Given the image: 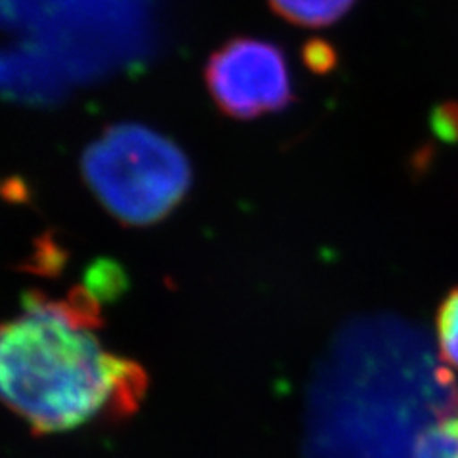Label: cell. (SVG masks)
<instances>
[{
    "instance_id": "5",
    "label": "cell",
    "mask_w": 458,
    "mask_h": 458,
    "mask_svg": "<svg viewBox=\"0 0 458 458\" xmlns=\"http://www.w3.org/2000/svg\"><path fill=\"white\" fill-rule=\"evenodd\" d=\"M412 458H458V412L422 429L414 443Z\"/></svg>"
},
{
    "instance_id": "4",
    "label": "cell",
    "mask_w": 458,
    "mask_h": 458,
    "mask_svg": "<svg viewBox=\"0 0 458 458\" xmlns=\"http://www.w3.org/2000/svg\"><path fill=\"white\" fill-rule=\"evenodd\" d=\"M355 0H269L281 18L304 27H323L338 21Z\"/></svg>"
},
{
    "instance_id": "6",
    "label": "cell",
    "mask_w": 458,
    "mask_h": 458,
    "mask_svg": "<svg viewBox=\"0 0 458 458\" xmlns=\"http://www.w3.org/2000/svg\"><path fill=\"white\" fill-rule=\"evenodd\" d=\"M437 338L443 360L458 369V291L451 293L439 310Z\"/></svg>"
},
{
    "instance_id": "3",
    "label": "cell",
    "mask_w": 458,
    "mask_h": 458,
    "mask_svg": "<svg viewBox=\"0 0 458 458\" xmlns=\"http://www.w3.org/2000/svg\"><path fill=\"white\" fill-rule=\"evenodd\" d=\"M207 89L216 107L237 121L279 113L293 102V79L283 50L262 38L241 37L210 55Z\"/></svg>"
},
{
    "instance_id": "1",
    "label": "cell",
    "mask_w": 458,
    "mask_h": 458,
    "mask_svg": "<svg viewBox=\"0 0 458 458\" xmlns=\"http://www.w3.org/2000/svg\"><path fill=\"white\" fill-rule=\"evenodd\" d=\"M102 325L92 286L64 298L27 293L16 318L0 323V403L38 436L134 414L148 392V375L107 350Z\"/></svg>"
},
{
    "instance_id": "2",
    "label": "cell",
    "mask_w": 458,
    "mask_h": 458,
    "mask_svg": "<svg viewBox=\"0 0 458 458\" xmlns=\"http://www.w3.org/2000/svg\"><path fill=\"white\" fill-rule=\"evenodd\" d=\"M94 197L121 224L148 227L165 220L188 195V155L165 134L140 123L111 124L81 159Z\"/></svg>"
}]
</instances>
